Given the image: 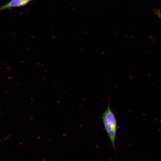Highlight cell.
Returning <instances> with one entry per match:
<instances>
[{"instance_id": "cell-2", "label": "cell", "mask_w": 161, "mask_h": 161, "mask_svg": "<svg viewBox=\"0 0 161 161\" xmlns=\"http://www.w3.org/2000/svg\"><path fill=\"white\" fill-rule=\"evenodd\" d=\"M33 0H10L0 7V11L24 6Z\"/></svg>"}, {"instance_id": "cell-1", "label": "cell", "mask_w": 161, "mask_h": 161, "mask_svg": "<svg viewBox=\"0 0 161 161\" xmlns=\"http://www.w3.org/2000/svg\"><path fill=\"white\" fill-rule=\"evenodd\" d=\"M108 107L101 116L105 130L111 140L112 147L115 148V141L117 130V122L115 116L112 111L109 101Z\"/></svg>"}]
</instances>
